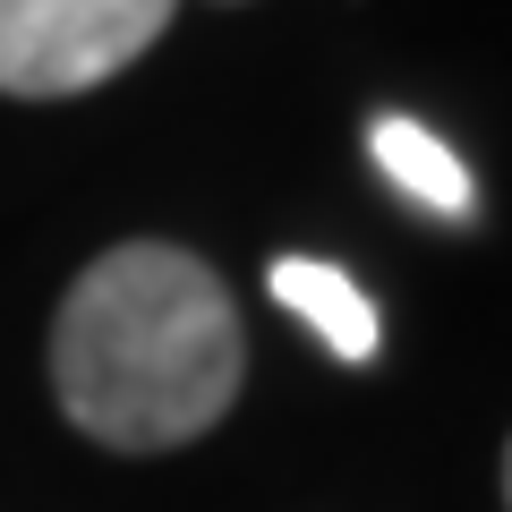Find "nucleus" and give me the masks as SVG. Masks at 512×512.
Masks as SVG:
<instances>
[{
	"instance_id": "39448f33",
	"label": "nucleus",
	"mask_w": 512,
	"mask_h": 512,
	"mask_svg": "<svg viewBox=\"0 0 512 512\" xmlns=\"http://www.w3.org/2000/svg\"><path fill=\"white\" fill-rule=\"evenodd\" d=\"M504 504H512V444H504Z\"/></svg>"
},
{
	"instance_id": "7ed1b4c3",
	"label": "nucleus",
	"mask_w": 512,
	"mask_h": 512,
	"mask_svg": "<svg viewBox=\"0 0 512 512\" xmlns=\"http://www.w3.org/2000/svg\"><path fill=\"white\" fill-rule=\"evenodd\" d=\"M265 282H274V299L333 350V359L359 367V359H376V350H384V316H376V299H367L359 282L342 274V265H325V256H282Z\"/></svg>"
},
{
	"instance_id": "f03ea898",
	"label": "nucleus",
	"mask_w": 512,
	"mask_h": 512,
	"mask_svg": "<svg viewBox=\"0 0 512 512\" xmlns=\"http://www.w3.org/2000/svg\"><path fill=\"white\" fill-rule=\"evenodd\" d=\"M180 0H0V94L60 103L137 69Z\"/></svg>"
},
{
	"instance_id": "20e7f679",
	"label": "nucleus",
	"mask_w": 512,
	"mask_h": 512,
	"mask_svg": "<svg viewBox=\"0 0 512 512\" xmlns=\"http://www.w3.org/2000/svg\"><path fill=\"white\" fill-rule=\"evenodd\" d=\"M367 154H376V171L393 188H402L410 205H427V214H444V222H461L470 214V171H461V154L444 146L436 128H419V120H402V111H384L376 128H367Z\"/></svg>"
},
{
	"instance_id": "f257e3e1",
	"label": "nucleus",
	"mask_w": 512,
	"mask_h": 512,
	"mask_svg": "<svg viewBox=\"0 0 512 512\" xmlns=\"http://www.w3.org/2000/svg\"><path fill=\"white\" fill-rule=\"evenodd\" d=\"M239 308L205 256L171 239L103 248L60 299L52 384L60 410L111 453H171L239 393Z\"/></svg>"
}]
</instances>
